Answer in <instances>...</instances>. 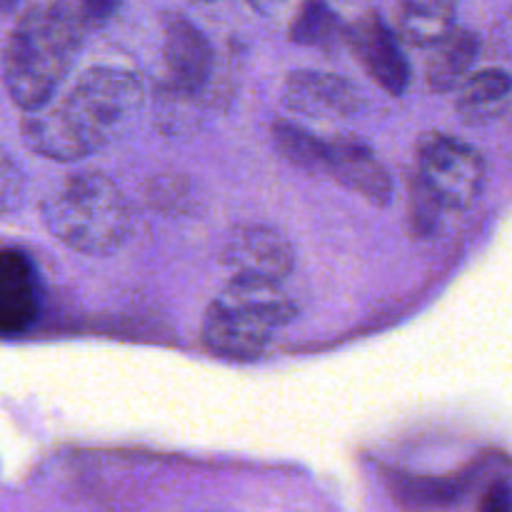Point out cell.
I'll return each mask as SVG.
<instances>
[{
    "instance_id": "6da1fadb",
    "label": "cell",
    "mask_w": 512,
    "mask_h": 512,
    "mask_svg": "<svg viewBox=\"0 0 512 512\" xmlns=\"http://www.w3.org/2000/svg\"><path fill=\"white\" fill-rule=\"evenodd\" d=\"M143 103V85L130 70L98 65L75 80L60 100L25 110L20 133L43 158L75 163L105 148Z\"/></svg>"
},
{
    "instance_id": "ffe728a7",
    "label": "cell",
    "mask_w": 512,
    "mask_h": 512,
    "mask_svg": "<svg viewBox=\"0 0 512 512\" xmlns=\"http://www.w3.org/2000/svg\"><path fill=\"white\" fill-rule=\"evenodd\" d=\"M480 510H490V512H508V510H512L510 485L495 483L493 488L485 493V498L480 500Z\"/></svg>"
},
{
    "instance_id": "30bf717a",
    "label": "cell",
    "mask_w": 512,
    "mask_h": 512,
    "mask_svg": "<svg viewBox=\"0 0 512 512\" xmlns=\"http://www.w3.org/2000/svg\"><path fill=\"white\" fill-rule=\"evenodd\" d=\"M163 60L173 85L183 93H198L213 73V48L208 38L180 15L165 20Z\"/></svg>"
},
{
    "instance_id": "8992f818",
    "label": "cell",
    "mask_w": 512,
    "mask_h": 512,
    "mask_svg": "<svg viewBox=\"0 0 512 512\" xmlns=\"http://www.w3.org/2000/svg\"><path fill=\"white\" fill-rule=\"evenodd\" d=\"M220 263L233 280L280 283L295 265V250L288 238L265 225H238L220 248Z\"/></svg>"
},
{
    "instance_id": "2e32d148",
    "label": "cell",
    "mask_w": 512,
    "mask_h": 512,
    "mask_svg": "<svg viewBox=\"0 0 512 512\" xmlns=\"http://www.w3.org/2000/svg\"><path fill=\"white\" fill-rule=\"evenodd\" d=\"M273 143L278 153L288 160L290 165L308 173H323L325 168V140L315 138L300 125L278 120L273 125Z\"/></svg>"
},
{
    "instance_id": "d6986e66",
    "label": "cell",
    "mask_w": 512,
    "mask_h": 512,
    "mask_svg": "<svg viewBox=\"0 0 512 512\" xmlns=\"http://www.w3.org/2000/svg\"><path fill=\"white\" fill-rule=\"evenodd\" d=\"M120 0H78V10L88 28H100L108 23L118 10Z\"/></svg>"
},
{
    "instance_id": "7c38bea8",
    "label": "cell",
    "mask_w": 512,
    "mask_h": 512,
    "mask_svg": "<svg viewBox=\"0 0 512 512\" xmlns=\"http://www.w3.org/2000/svg\"><path fill=\"white\" fill-rule=\"evenodd\" d=\"M480 53V38L473 30L453 28L433 45L425 63V83L433 93H450L470 75Z\"/></svg>"
},
{
    "instance_id": "9a60e30c",
    "label": "cell",
    "mask_w": 512,
    "mask_h": 512,
    "mask_svg": "<svg viewBox=\"0 0 512 512\" xmlns=\"http://www.w3.org/2000/svg\"><path fill=\"white\" fill-rule=\"evenodd\" d=\"M290 38L300 45H318L330 48L345 38V25L328 5V0H303L293 25H290Z\"/></svg>"
},
{
    "instance_id": "5b68a950",
    "label": "cell",
    "mask_w": 512,
    "mask_h": 512,
    "mask_svg": "<svg viewBox=\"0 0 512 512\" xmlns=\"http://www.w3.org/2000/svg\"><path fill=\"white\" fill-rule=\"evenodd\" d=\"M418 180L443 210H468L485 185V160L473 145L433 130L418 143Z\"/></svg>"
},
{
    "instance_id": "9c48e42d",
    "label": "cell",
    "mask_w": 512,
    "mask_h": 512,
    "mask_svg": "<svg viewBox=\"0 0 512 512\" xmlns=\"http://www.w3.org/2000/svg\"><path fill=\"white\" fill-rule=\"evenodd\" d=\"M283 103L310 118H353L360 110L358 90L345 78L318 70H295L283 88Z\"/></svg>"
},
{
    "instance_id": "7402d4cb",
    "label": "cell",
    "mask_w": 512,
    "mask_h": 512,
    "mask_svg": "<svg viewBox=\"0 0 512 512\" xmlns=\"http://www.w3.org/2000/svg\"><path fill=\"white\" fill-rule=\"evenodd\" d=\"M510 20H512V8H510Z\"/></svg>"
},
{
    "instance_id": "7a4b0ae2",
    "label": "cell",
    "mask_w": 512,
    "mask_h": 512,
    "mask_svg": "<svg viewBox=\"0 0 512 512\" xmlns=\"http://www.w3.org/2000/svg\"><path fill=\"white\" fill-rule=\"evenodd\" d=\"M85 28L73 0H45L20 15L3 50V80L23 113L53 100L83 48Z\"/></svg>"
},
{
    "instance_id": "44dd1931",
    "label": "cell",
    "mask_w": 512,
    "mask_h": 512,
    "mask_svg": "<svg viewBox=\"0 0 512 512\" xmlns=\"http://www.w3.org/2000/svg\"><path fill=\"white\" fill-rule=\"evenodd\" d=\"M15 3H18V0H0V8H3V10L5 8H13Z\"/></svg>"
},
{
    "instance_id": "52a82bcc",
    "label": "cell",
    "mask_w": 512,
    "mask_h": 512,
    "mask_svg": "<svg viewBox=\"0 0 512 512\" xmlns=\"http://www.w3.org/2000/svg\"><path fill=\"white\" fill-rule=\"evenodd\" d=\"M345 40L353 48L355 58L365 73L388 95H403L410 85V65L388 23L380 13L360 15L350 28H345Z\"/></svg>"
},
{
    "instance_id": "e0dca14e",
    "label": "cell",
    "mask_w": 512,
    "mask_h": 512,
    "mask_svg": "<svg viewBox=\"0 0 512 512\" xmlns=\"http://www.w3.org/2000/svg\"><path fill=\"white\" fill-rule=\"evenodd\" d=\"M408 213L415 238H428V235H433L440 223V213H443V205L430 195V190L420 183L418 175H415V180H410Z\"/></svg>"
},
{
    "instance_id": "4fadbf2b",
    "label": "cell",
    "mask_w": 512,
    "mask_h": 512,
    "mask_svg": "<svg viewBox=\"0 0 512 512\" xmlns=\"http://www.w3.org/2000/svg\"><path fill=\"white\" fill-rule=\"evenodd\" d=\"M458 88L460 118L468 125H485L508 110L512 100V75L500 68H485L470 73Z\"/></svg>"
},
{
    "instance_id": "5bb4252c",
    "label": "cell",
    "mask_w": 512,
    "mask_h": 512,
    "mask_svg": "<svg viewBox=\"0 0 512 512\" xmlns=\"http://www.w3.org/2000/svg\"><path fill=\"white\" fill-rule=\"evenodd\" d=\"M458 0H398V35L415 48H433L455 28Z\"/></svg>"
},
{
    "instance_id": "3957f363",
    "label": "cell",
    "mask_w": 512,
    "mask_h": 512,
    "mask_svg": "<svg viewBox=\"0 0 512 512\" xmlns=\"http://www.w3.org/2000/svg\"><path fill=\"white\" fill-rule=\"evenodd\" d=\"M50 235L83 255L115 253L133 230V210L123 190L98 170H83L63 180L43 200Z\"/></svg>"
},
{
    "instance_id": "277c9868",
    "label": "cell",
    "mask_w": 512,
    "mask_h": 512,
    "mask_svg": "<svg viewBox=\"0 0 512 512\" xmlns=\"http://www.w3.org/2000/svg\"><path fill=\"white\" fill-rule=\"evenodd\" d=\"M298 308L278 283L230 280L228 288L210 303L203 318V345L213 355L255 360L265 353L273 333L293 323Z\"/></svg>"
},
{
    "instance_id": "8fae6325",
    "label": "cell",
    "mask_w": 512,
    "mask_h": 512,
    "mask_svg": "<svg viewBox=\"0 0 512 512\" xmlns=\"http://www.w3.org/2000/svg\"><path fill=\"white\" fill-rule=\"evenodd\" d=\"M38 275L20 250H0V333H23L38 318Z\"/></svg>"
},
{
    "instance_id": "ac0fdd59",
    "label": "cell",
    "mask_w": 512,
    "mask_h": 512,
    "mask_svg": "<svg viewBox=\"0 0 512 512\" xmlns=\"http://www.w3.org/2000/svg\"><path fill=\"white\" fill-rule=\"evenodd\" d=\"M25 180L23 170L8 150L0 148V215L15 213L23 203Z\"/></svg>"
},
{
    "instance_id": "ba28073f",
    "label": "cell",
    "mask_w": 512,
    "mask_h": 512,
    "mask_svg": "<svg viewBox=\"0 0 512 512\" xmlns=\"http://www.w3.org/2000/svg\"><path fill=\"white\" fill-rule=\"evenodd\" d=\"M323 173L380 208L393 198V180L385 165L375 158V153L363 140L350 138V135L325 140Z\"/></svg>"
},
{
    "instance_id": "603a6c76",
    "label": "cell",
    "mask_w": 512,
    "mask_h": 512,
    "mask_svg": "<svg viewBox=\"0 0 512 512\" xmlns=\"http://www.w3.org/2000/svg\"><path fill=\"white\" fill-rule=\"evenodd\" d=\"M203 3H210V0H203Z\"/></svg>"
}]
</instances>
